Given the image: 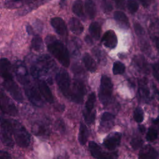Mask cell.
I'll return each mask as SVG.
<instances>
[{
    "label": "cell",
    "mask_w": 159,
    "mask_h": 159,
    "mask_svg": "<svg viewBox=\"0 0 159 159\" xmlns=\"http://www.w3.org/2000/svg\"><path fill=\"white\" fill-rule=\"evenodd\" d=\"M45 43L50 53L64 66L68 67L70 59L68 49L64 44L53 35H48Z\"/></svg>",
    "instance_id": "cell-1"
},
{
    "label": "cell",
    "mask_w": 159,
    "mask_h": 159,
    "mask_svg": "<svg viewBox=\"0 0 159 159\" xmlns=\"http://www.w3.org/2000/svg\"><path fill=\"white\" fill-rule=\"evenodd\" d=\"M13 135L15 142L20 147H27L31 140V137L26 129L17 120H12Z\"/></svg>",
    "instance_id": "cell-2"
},
{
    "label": "cell",
    "mask_w": 159,
    "mask_h": 159,
    "mask_svg": "<svg viewBox=\"0 0 159 159\" xmlns=\"http://www.w3.org/2000/svg\"><path fill=\"white\" fill-rule=\"evenodd\" d=\"M113 86L110 78L102 75L101 78L99 99L104 106H106L110 102L112 94Z\"/></svg>",
    "instance_id": "cell-3"
},
{
    "label": "cell",
    "mask_w": 159,
    "mask_h": 159,
    "mask_svg": "<svg viewBox=\"0 0 159 159\" xmlns=\"http://www.w3.org/2000/svg\"><path fill=\"white\" fill-rule=\"evenodd\" d=\"M54 65L52 60L48 56L40 57L38 61L30 68L31 74L34 78L46 75Z\"/></svg>",
    "instance_id": "cell-4"
},
{
    "label": "cell",
    "mask_w": 159,
    "mask_h": 159,
    "mask_svg": "<svg viewBox=\"0 0 159 159\" xmlns=\"http://www.w3.org/2000/svg\"><path fill=\"white\" fill-rule=\"evenodd\" d=\"M12 122L7 119L1 117V139L2 142L8 147H13L14 140L12 137Z\"/></svg>",
    "instance_id": "cell-5"
},
{
    "label": "cell",
    "mask_w": 159,
    "mask_h": 159,
    "mask_svg": "<svg viewBox=\"0 0 159 159\" xmlns=\"http://www.w3.org/2000/svg\"><path fill=\"white\" fill-rule=\"evenodd\" d=\"M55 79L60 91L66 98L70 99L71 87L70 78L67 71L60 69L57 73Z\"/></svg>",
    "instance_id": "cell-6"
},
{
    "label": "cell",
    "mask_w": 159,
    "mask_h": 159,
    "mask_svg": "<svg viewBox=\"0 0 159 159\" xmlns=\"http://www.w3.org/2000/svg\"><path fill=\"white\" fill-rule=\"evenodd\" d=\"M86 91V87L84 83L78 79L74 80L71 88L70 100L76 103H81Z\"/></svg>",
    "instance_id": "cell-7"
},
{
    "label": "cell",
    "mask_w": 159,
    "mask_h": 159,
    "mask_svg": "<svg viewBox=\"0 0 159 159\" xmlns=\"http://www.w3.org/2000/svg\"><path fill=\"white\" fill-rule=\"evenodd\" d=\"M89 149L91 155L96 159H117L118 152H107L103 151L102 148L94 141L89 142Z\"/></svg>",
    "instance_id": "cell-8"
},
{
    "label": "cell",
    "mask_w": 159,
    "mask_h": 159,
    "mask_svg": "<svg viewBox=\"0 0 159 159\" xmlns=\"http://www.w3.org/2000/svg\"><path fill=\"white\" fill-rule=\"evenodd\" d=\"M96 102V95L94 93H91L85 103V107L83 111V117L86 122L88 124H93L95 120L96 112L93 111Z\"/></svg>",
    "instance_id": "cell-9"
},
{
    "label": "cell",
    "mask_w": 159,
    "mask_h": 159,
    "mask_svg": "<svg viewBox=\"0 0 159 159\" xmlns=\"http://www.w3.org/2000/svg\"><path fill=\"white\" fill-rule=\"evenodd\" d=\"M2 85L5 89L9 92L12 98L18 102H22L24 98L20 88L13 79L3 80Z\"/></svg>",
    "instance_id": "cell-10"
},
{
    "label": "cell",
    "mask_w": 159,
    "mask_h": 159,
    "mask_svg": "<svg viewBox=\"0 0 159 159\" xmlns=\"http://www.w3.org/2000/svg\"><path fill=\"white\" fill-rule=\"evenodd\" d=\"M25 93L29 100L37 107H42L43 106V101L36 89V88L30 84V83L24 85Z\"/></svg>",
    "instance_id": "cell-11"
},
{
    "label": "cell",
    "mask_w": 159,
    "mask_h": 159,
    "mask_svg": "<svg viewBox=\"0 0 159 159\" xmlns=\"http://www.w3.org/2000/svg\"><path fill=\"white\" fill-rule=\"evenodd\" d=\"M0 102L1 111L4 113L11 116H16L17 114V107L12 101L3 93L2 90L1 91Z\"/></svg>",
    "instance_id": "cell-12"
},
{
    "label": "cell",
    "mask_w": 159,
    "mask_h": 159,
    "mask_svg": "<svg viewBox=\"0 0 159 159\" xmlns=\"http://www.w3.org/2000/svg\"><path fill=\"white\" fill-rule=\"evenodd\" d=\"M122 134L120 132H112L109 134L103 141V145L108 150L116 149L120 143Z\"/></svg>",
    "instance_id": "cell-13"
},
{
    "label": "cell",
    "mask_w": 159,
    "mask_h": 159,
    "mask_svg": "<svg viewBox=\"0 0 159 159\" xmlns=\"http://www.w3.org/2000/svg\"><path fill=\"white\" fill-rule=\"evenodd\" d=\"M159 153L150 145H145L139 153V159H158Z\"/></svg>",
    "instance_id": "cell-14"
},
{
    "label": "cell",
    "mask_w": 159,
    "mask_h": 159,
    "mask_svg": "<svg viewBox=\"0 0 159 159\" xmlns=\"http://www.w3.org/2000/svg\"><path fill=\"white\" fill-rule=\"evenodd\" d=\"M138 96L139 99L143 102H147L150 100V92L146 79H141L139 81Z\"/></svg>",
    "instance_id": "cell-15"
},
{
    "label": "cell",
    "mask_w": 159,
    "mask_h": 159,
    "mask_svg": "<svg viewBox=\"0 0 159 159\" xmlns=\"http://www.w3.org/2000/svg\"><path fill=\"white\" fill-rule=\"evenodd\" d=\"M114 116L108 112H104L101 117L99 129L104 132L107 131L114 125Z\"/></svg>",
    "instance_id": "cell-16"
},
{
    "label": "cell",
    "mask_w": 159,
    "mask_h": 159,
    "mask_svg": "<svg viewBox=\"0 0 159 159\" xmlns=\"http://www.w3.org/2000/svg\"><path fill=\"white\" fill-rule=\"evenodd\" d=\"M101 42L107 48H114L117 44V38L115 32L112 30L106 31L103 35Z\"/></svg>",
    "instance_id": "cell-17"
},
{
    "label": "cell",
    "mask_w": 159,
    "mask_h": 159,
    "mask_svg": "<svg viewBox=\"0 0 159 159\" xmlns=\"http://www.w3.org/2000/svg\"><path fill=\"white\" fill-rule=\"evenodd\" d=\"M50 24L55 32L61 36L67 35V27L65 21L58 17H53L50 20Z\"/></svg>",
    "instance_id": "cell-18"
},
{
    "label": "cell",
    "mask_w": 159,
    "mask_h": 159,
    "mask_svg": "<svg viewBox=\"0 0 159 159\" xmlns=\"http://www.w3.org/2000/svg\"><path fill=\"white\" fill-rule=\"evenodd\" d=\"M11 70L12 67L10 61L7 58H1L0 61V72L3 80L13 79Z\"/></svg>",
    "instance_id": "cell-19"
},
{
    "label": "cell",
    "mask_w": 159,
    "mask_h": 159,
    "mask_svg": "<svg viewBox=\"0 0 159 159\" xmlns=\"http://www.w3.org/2000/svg\"><path fill=\"white\" fill-rule=\"evenodd\" d=\"M149 34L152 40L159 52V21L152 22L149 26Z\"/></svg>",
    "instance_id": "cell-20"
},
{
    "label": "cell",
    "mask_w": 159,
    "mask_h": 159,
    "mask_svg": "<svg viewBox=\"0 0 159 159\" xmlns=\"http://www.w3.org/2000/svg\"><path fill=\"white\" fill-rule=\"evenodd\" d=\"M37 86L40 93L45 99L50 103H53L54 101L53 97L47 84L43 80H38Z\"/></svg>",
    "instance_id": "cell-21"
},
{
    "label": "cell",
    "mask_w": 159,
    "mask_h": 159,
    "mask_svg": "<svg viewBox=\"0 0 159 159\" xmlns=\"http://www.w3.org/2000/svg\"><path fill=\"white\" fill-rule=\"evenodd\" d=\"M16 75L18 81L24 86L29 83L28 73L25 66L20 63H18L16 68Z\"/></svg>",
    "instance_id": "cell-22"
},
{
    "label": "cell",
    "mask_w": 159,
    "mask_h": 159,
    "mask_svg": "<svg viewBox=\"0 0 159 159\" xmlns=\"http://www.w3.org/2000/svg\"><path fill=\"white\" fill-rule=\"evenodd\" d=\"M37 0H5L4 6L7 9H16L32 4Z\"/></svg>",
    "instance_id": "cell-23"
},
{
    "label": "cell",
    "mask_w": 159,
    "mask_h": 159,
    "mask_svg": "<svg viewBox=\"0 0 159 159\" xmlns=\"http://www.w3.org/2000/svg\"><path fill=\"white\" fill-rule=\"evenodd\" d=\"M70 30L76 35L82 34L84 30V27L81 22L76 17H71L68 23Z\"/></svg>",
    "instance_id": "cell-24"
},
{
    "label": "cell",
    "mask_w": 159,
    "mask_h": 159,
    "mask_svg": "<svg viewBox=\"0 0 159 159\" xmlns=\"http://www.w3.org/2000/svg\"><path fill=\"white\" fill-rule=\"evenodd\" d=\"M114 18L115 20L119 24V25L127 29L129 27V21L127 16L122 11H116L114 14Z\"/></svg>",
    "instance_id": "cell-25"
},
{
    "label": "cell",
    "mask_w": 159,
    "mask_h": 159,
    "mask_svg": "<svg viewBox=\"0 0 159 159\" xmlns=\"http://www.w3.org/2000/svg\"><path fill=\"white\" fill-rule=\"evenodd\" d=\"M83 63L86 68L90 72L93 73L97 69V65L93 57L88 53H85L83 57Z\"/></svg>",
    "instance_id": "cell-26"
},
{
    "label": "cell",
    "mask_w": 159,
    "mask_h": 159,
    "mask_svg": "<svg viewBox=\"0 0 159 159\" xmlns=\"http://www.w3.org/2000/svg\"><path fill=\"white\" fill-rule=\"evenodd\" d=\"M89 132L86 125L84 123L81 122L79 129L78 141L81 145H84L86 144L89 137Z\"/></svg>",
    "instance_id": "cell-27"
},
{
    "label": "cell",
    "mask_w": 159,
    "mask_h": 159,
    "mask_svg": "<svg viewBox=\"0 0 159 159\" xmlns=\"http://www.w3.org/2000/svg\"><path fill=\"white\" fill-rule=\"evenodd\" d=\"M134 61L137 67L143 73H148V67L147 61L142 55H136L134 58Z\"/></svg>",
    "instance_id": "cell-28"
},
{
    "label": "cell",
    "mask_w": 159,
    "mask_h": 159,
    "mask_svg": "<svg viewBox=\"0 0 159 159\" xmlns=\"http://www.w3.org/2000/svg\"><path fill=\"white\" fill-rule=\"evenodd\" d=\"M85 11L89 19H92L96 15V7L93 0H86L84 2Z\"/></svg>",
    "instance_id": "cell-29"
},
{
    "label": "cell",
    "mask_w": 159,
    "mask_h": 159,
    "mask_svg": "<svg viewBox=\"0 0 159 159\" xmlns=\"http://www.w3.org/2000/svg\"><path fill=\"white\" fill-rule=\"evenodd\" d=\"M89 31L93 37L96 40H98L101 36V27L98 22H93L89 27Z\"/></svg>",
    "instance_id": "cell-30"
},
{
    "label": "cell",
    "mask_w": 159,
    "mask_h": 159,
    "mask_svg": "<svg viewBox=\"0 0 159 159\" xmlns=\"http://www.w3.org/2000/svg\"><path fill=\"white\" fill-rule=\"evenodd\" d=\"M73 12L75 14H76L78 17L84 19V14L83 11V4L81 0H76L72 7Z\"/></svg>",
    "instance_id": "cell-31"
},
{
    "label": "cell",
    "mask_w": 159,
    "mask_h": 159,
    "mask_svg": "<svg viewBox=\"0 0 159 159\" xmlns=\"http://www.w3.org/2000/svg\"><path fill=\"white\" fill-rule=\"evenodd\" d=\"M31 47L36 52H40L43 49V42L40 36L35 35L34 37L31 42Z\"/></svg>",
    "instance_id": "cell-32"
},
{
    "label": "cell",
    "mask_w": 159,
    "mask_h": 159,
    "mask_svg": "<svg viewBox=\"0 0 159 159\" xmlns=\"http://www.w3.org/2000/svg\"><path fill=\"white\" fill-rule=\"evenodd\" d=\"M125 70V65L120 62V61H116L113 64L112 67V72L114 75H121L124 73Z\"/></svg>",
    "instance_id": "cell-33"
},
{
    "label": "cell",
    "mask_w": 159,
    "mask_h": 159,
    "mask_svg": "<svg viewBox=\"0 0 159 159\" xmlns=\"http://www.w3.org/2000/svg\"><path fill=\"white\" fill-rule=\"evenodd\" d=\"M158 137V132L154 127H149L146 134V140L148 142H153Z\"/></svg>",
    "instance_id": "cell-34"
},
{
    "label": "cell",
    "mask_w": 159,
    "mask_h": 159,
    "mask_svg": "<svg viewBox=\"0 0 159 159\" xmlns=\"http://www.w3.org/2000/svg\"><path fill=\"white\" fill-rule=\"evenodd\" d=\"M143 111L142 109L140 107L135 108L134 112V120L137 123H141L143 120Z\"/></svg>",
    "instance_id": "cell-35"
},
{
    "label": "cell",
    "mask_w": 159,
    "mask_h": 159,
    "mask_svg": "<svg viewBox=\"0 0 159 159\" xmlns=\"http://www.w3.org/2000/svg\"><path fill=\"white\" fill-rule=\"evenodd\" d=\"M127 6L132 14L136 12L139 9V4L136 0H127Z\"/></svg>",
    "instance_id": "cell-36"
},
{
    "label": "cell",
    "mask_w": 159,
    "mask_h": 159,
    "mask_svg": "<svg viewBox=\"0 0 159 159\" xmlns=\"http://www.w3.org/2000/svg\"><path fill=\"white\" fill-rule=\"evenodd\" d=\"M101 7L105 13L109 12L112 9V6L109 0H99Z\"/></svg>",
    "instance_id": "cell-37"
},
{
    "label": "cell",
    "mask_w": 159,
    "mask_h": 159,
    "mask_svg": "<svg viewBox=\"0 0 159 159\" xmlns=\"http://www.w3.org/2000/svg\"><path fill=\"white\" fill-rule=\"evenodd\" d=\"M143 143V140L140 137H134L130 142L131 146L135 150H137V149L140 148L142 147Z\"/></svg>",
    "instance_id": "cell-38"
},
{
    "label": "cell",
    "mask_w": 159,
    "mask_h": 159,
    "mask_svg": "<svg viewBox=\"0 0 159 159\" xmlns=\"http://www.w3.org/2000/svg\"><path fill=\"white\" fill-rule=\"evenodd\" d=\"M152 69L153 76L159 82V61L153 64Z\"/></svg>",
    "instance_id": "cell-39"
},
{
    "label": "cell",
    "mask_w": 159,
    "mask_h": 159,
    "mask_svg": "<svg viewBox=\"0 0 159 159\" xmlns=\"http://www.w3.org/2000/svg\"><path fill=\"white\" fill-rule=\"evenodd\" d=\"M134 30H135L136 34L138 36L145 34V31L140 24H139L137 22H135L134 24Z\"/></svg>",
    "instance_id": "cell-40"
},
{
    "label": "cell",
    "mask_w": 159,
    "mask_h": 159,
    "mask_svg": "<svg viewBox=\"0 0 159 159\" xmlns=\"http://www.w3.org/2000/svg\"><path fill=\"white\" fill-rule=\"evenodd\" d=\"M93 52L94 55H95V56L96 57V58L99 61H102L104 60V58L102 54V52L99 49L94 48L93 50Z\"/></svg>",
    "instance_id": "cell-41"
},
{
    "label": "cell",
    "mask_w": 159,
    "mask_h": 159,
    "mask_svg": "<svg viewBox=\"0 0 159 159\" xmlns=\"http://www.w3.org/2000/svg\"><path fill=\"white\" fill-rule=\"evenodd\" d=\"M0 159H12V158L8 152H7L6 151L1 150Z\"/></svg>",
    "instance_id": "cell-42"
},
{
    "label": "cell",
    "mask_w": 159,
    "mask_h": 159,
    "mask_svg": "<svg viewBox=\"0 0 159 159\" xmlns=\"http://www.w3.org/2000/svg\"><path fill=\"white\" fill-rule=\"evenodd\" d=\"M117 7L123 9L124 7V0H113Z\"/></svg>",
    "instance_id": "cell-43"
},
{
    "label": "cell",
    "mask_w": 159,
    "mask_h": 159,
    "mask_svg": "<svg viewBox=\"0 0 159 159\" xmlns=\"http://www.w3.org/2000/svg\"><path fill=\"white\" fill-rule=\"evenodd\" d=\"M139 1L142 4V5L145 7H147L150 4L152 1V0H139Z\"/></svg>",
    "instance_id": "cell-44"
},
{
    "label": "cell",
    "mask_w": 159,
    "mask_h": 159,
    "mask_svg": "<svg viewBox=\"0 0 159 159\" xmlns=\"http://www.w3.org/2000/svg\"><path fill=\"white\" fill-rule=\"evenodd\" d=\"M84 40L85 42L88 44V45H92L93 43V40H92V38L89 36V35H86V37L84 38Z\"/></svg>",
    "instance_id": "cell-45"
},
{
    "label": "cell",
    "mask_w": 159,
    "mask_h": 159,
    "mask_svg": "<svg viewBox=\"0 0 159 159\" xmlns=\"http://www.w3.org/2000/svg\"><path fill=\"white\" fill-rule=\"evenodd\" d=\"M27 30L29 34H32V32H33V31H32V29L31 27L27 26Z\"/></svg>",
    "instance_id": "cell-46"
},
{
    "label": "cell",
    "mask_w": 159,
    "mask_h": 159,
    "mask_svg": "<svg viewBox=\"0 0 159 159\" xmlns=\"http://www.w3.org/2000/svg\"><path fill=\"white\" fill-rule=\"evenodd\" d=\"M65 4V0H61L60 2V5L61 7H63Z\"/></svg>",
    "instance_id": "cell-47"
}]
</instances>
